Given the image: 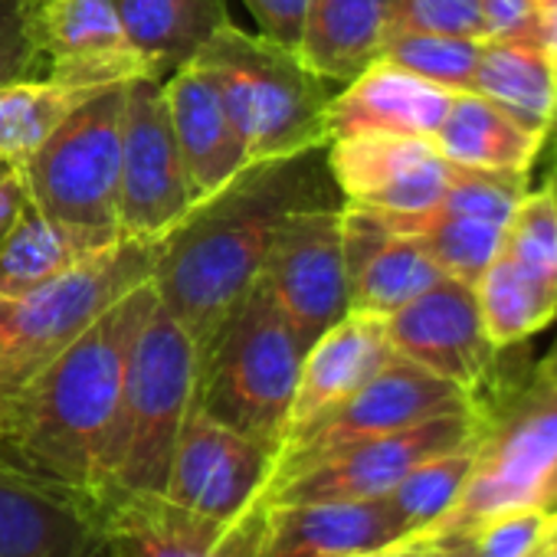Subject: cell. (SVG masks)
Returning a JSON list of instances; mask_svg holds the SVG:
<instances>
[{"label":"cell","instance_id":"1","mask_svg":"<svg viewBox=\"0 0 557 557\" xmlns=\"http://www.w3.org/2000/svg\"><path fill=\"white\" fill-rule=\"evenodd\" d=\"M329 145L252 161L200 200L161 243L151 286L197 348V368L216 332L249 293L278 230L302 210L342 207Z\"/></svg>","mask_w":557,"mask_h":557},{"label":"cell","instance_id":"2","mask_svg":"<svg viewBox=\"0 0 557 557\" xmlns=\"http://www.w3.org/2000/svg\"><path fill=\"white\" fill-rule=\"evenodd\" d=\"M154 302L151 283L132 289L21 394L0 404V466L99 508L102 459L128 358Z\"/></svg>","mask_w":557,"mask_h":557},{"label":"cell","instance_id":"3","mask_svg":"<svg viewBox=\"0 0 557 557\" xmlns=\"http://www.w3.org/2000/svg\"><path fill=\"white\" fill-rule=\"evenodd\" d=\"M479 417L472 469L449 511L417 534L420 541L466 537L511 511L557 515V384L528 364Z\"/></svg>","mask_w":557,"mask_h":557},{"label":"cell","instance_id":"4","mask_svg":"<svg viewBox=\"0 0 557 557\" xmlns=\"http://www.w3.org/2000/svg\"><path fill=\"white\" fill-rule=\"evenodd\" d=\"M197 397V348L154 302L128 358L119 413L109 433L99 508L128 495L164 492L174 443Z\"/></svg>","mask_w":557,"mask_h":557},{"label":"cell","instance_id":"5","mask_svg":"<svg viewBox=\"0 0 557 557\" xmlns=\"http://www.w3.org/2000/svg\"><path fill=\"white\" fill-rule=\"evenodd\" d=\"M190 63L220 89L249 164L329 145V83L293 47L226 24Z\"/></svg>","mask_w":557,"mask_h":557},{"label":"cell","instance_id":"6","mask_svg":"<svg viewBox=\"0 0 557 557\" xmlns=\"http://www.w3.org/2000/svg\"><path fill=\"white\" fill-rule=\"evenodd\" d=\"M306 351L256 278L197 368L194 407L278 453Z\"/></svg>","mask_w":557,"mask_h":557},{"label":"cell","instance_id":"7","mask_svg":"<svg viewBox=\"0 0 557 557\" xmlns=\"http://www.w3.org/2000/svg\"><path fill=\"white\" fill-rule=\"evenodd\" d=\"M158 243L119 239L53 283L0 299V404L47 371L106 309L151 283Z\"/></svg>","mask_w":557,"mask_h":557},{"label":"cell","instance_id":"8","mask_svg":"<svg viewBox=\"0 0 557 557\" xmlns=\"http://www.w3.org/2000/svg\"><path fill=\"white\" fill-rule=\"evenodd\" d=\"M125 86H109L76 106L21 164L27 200L63 223L119 233V171Z\"/></svg>","mask_w":557,"mask_h":557},{"label":"cell","instance_id":"9","mask_svg":"<svg viewBox=\"0 0 557 557\" xmlns=\"http://www.w3.org/2000/svg\"><path fill=\"white\" fill-rule=\"evenodd\" d=\"M384 325L391 348L400 358L466 391L479 413L521 368H528L524 345L502 351L488 342L475 289L453 275H443L413 302L387 315Z\"/></svg>","mask_w":557,"mask_h":557},{"label":"cell","instance_id":"10","mask_svg":"<svg viewBox=\"0 0 557 557\" xmlns=\"http://www.w3.org/2000/svg\"><path fill=\"white\" fill-rule=\"evenodd\" d=\"M462 410H475L466 391L394 351V358L361 391H355L345 404H338L335 410H329L325 417H319L315 423H309L306 430H299L278 446L269 485L286 475H296L348 446Z\"/></svg>","mask_w":557,"mask_h":557},{"label":"cell","instance_id":"11","mask_svg":"<svg viewBox=\"0 0 557 557\" xmlns=\"http://www.w3.org/2000/svg\"><path fill=\"white\" fill-rule=\"evenodd\" d=\"M194 207L197 197L174 138L164 79H135L125 89L122 115L119 236L161 243Z\"/></svg>","mask_w":557,"mask_h":557},{"label":"cell","instance_id":"12","mask_svg":"<svg viewBox=\"0 0 557 557\" xmlns=\"http://www.w3.org/2000/svg\"><path fill=\"white\" fill-rule=\"evenodd\" d=\"M479 426H482V417L475 410L433 417L417 426L348 446L296 475L272 482L262 495L272 505L384 498L420 462L472 443L479 436Z\"/></svg>","mask_w":557,"mask_h":557},{"label":"cell","instance_id":"13","mask_svg":"<svg viewBox=\"0 0 557 557\" xmlns=\"http://www.w3.org/2000/svg\"><path fill=\"white\" fill-rule=\"evenodd\" d=\"M342 207H315L286 220L256 275L306 348L351 312Z\"/></svg>","mask_w":557,"mask_h":557},{"label":"cell","instance_id":"14","mask_svg":"<svg viewBox=\"0 0 557 557\" xmlns=\"http://www.w3.org/2000/svg\"><path fill=\"white\" fill-rule=\"evenodd\" d=\"M265 508L259 495L233 521H216L161 492L128 495L102 508L96 557H256Z\"/></svg>","mask_w":557,"mask_h":557},{"label":"cell","instance_id":"15","mask_svg":"<svg viewBox=\"0 0 557 557\" xmlns=\"http://www.w3.org/2000/svg\"><path fill=\"white\" fill-rule=\"evenodd\" d=\"M272 462V446L243 436L194 407L174 443L161 495L197 515L233 521L265 492Z\"/></svg>","mask_w":557,"mask_h":557},{"label":"cell","instance_id":"16","mask_svg":"<svg viewBox=\"0 0 557 557\" xmlns=\"http://www.w3.org/2000/svg\"><path fill=\"white\" fill-rule=\"evenodd\" d=\"M325 154L342 200L377 213H423L456 174L430 138L410 135H348L329 141Z\"/></svg>","mask_w":557,"mask_h":557},{"label":"cell","instance_id":"17","mask_svg":"<svg viewBox=\"0 0 557 557\" xmlns=\"http://www.w3.org/2000/svg\"><path fill=\"white\" fill-rule=\"evenodd\" d=\"M40 57V76L63 86H125L154 79L148 60L128 40L115 0H50L27 14Z\"/></svg>","mask_w":557,"mask_h":557},{"label":"cell","instance_id":"18","mask_svg":"<svg viewBox=\"0 0 557 557\" xmlns=\"http://www.w3.org/2000/svg\"><path fill=\"white\" fill-rule=\"evenodd\" d=\"M342 230L351 312L387 319L446 275L413 236L397 233L374 210L345 203Z\"/></svg>","mask_w":557,"mask_h":557},{"label":"cell","instance_id":"19","mask_svg":"<svg viewBox=\"0 0 557 557\" xmlns=\"http://www.w3.org/2000/svg\"><path fill=\"white\" fill-rule=\"evenodd\" d=\"M265 505L256 557H348L410 541L384 498Z\"/></svg>","mask_w":557,"mask_h":557},{"label":"cell","instance_id":"20","mask_svg":"<svg viewBox=\"0 0 557 557\" xmlns=\"http://www.w3.org/2000/svg\"><path fill=\"white\" fill-rule=\"evenodd\" d=\"M453 92L440 89L387 60L371 63L325 106V138L348 135H410L433 138Z\"/></svg>","mask_w":557,"mask_h":557},{"label":"cell","instance_id":"21","mask_svg":"<svg viewBox=\"0 0 557 557\" xmlns=\"http://www.w3.org/2000/svg\"><path fill=\"white\" fill-rule=\"evenodd\" d=\"M394 358L387 325L368 312H348L338 325H332L302 358L296 397L289 407L286 440L345 404L355 391H361L387 361ZM283 440V443H286Z\"/></svg>","mask_w":557,"mask_h":557},{"label":"cell","instance_id":"22","mask_svg":"<svg viewBox=\"0 0 557 557\" xmlns=\"http://www.w3.org/2000/svg\"><path fill=\"white\" fill-rule=\"evenodd\" d=\"M164 96L184 171L200 203L226 187L249 164V154L220 99V89L197 63H187L174 76H168Z\"/></svg>","mask_w":557,"mask_h":557},{"label":"cell","instance_id":"23","mask_svg":"<svg viewBox=\"0 0 557 557\" xmlns=\"http://www.w3.org/2000/svg\"><path fill=\"white\" fill-rule=\"evenodd\" d=\"M102 511L0 466V557H96Z\"/></svg>","mask_w":557,"mask_h":557},{"label":"cell","instance_id":"24","mask_svg":"<svg viewBox=\"0 0 557 557\" xmlns=\"http://www.w3.org/2000/svg\"><path fill=\"white\" fill-rule=\"evenodd\" d=\"M400 0H306L296 53L325 83H351L381 60Z\"/></svg>","mask_w":557,"mask_h":557},{"label":"cell","instance_id":"25","mask_svg":"<svg viewBox=\"0 0 557 557\" xmlns=\"http://www.w3.org/2000/svg\"><path fill=\"white\" fill-rule=\"evenodd\" d=\"M119 239L122 236L115 230L63 223L27 203L11 233L0 239V299H14L53 283Z\"/></svg>","mask_w":557,"mask_h":557},{"label":"cell","instance_id":"26","mask_svg":"<svg viewBox=\"0 0 557 557\" xmlns=\"http://www.w3.org/2000/svg\"><path fill=\"white\" fill-rule=\"evenodd\" d=\"M472 92L544 138L557 128V70L534 37L482 40Z\"/></svg>","mask_w":557,"mask_h":557},{"label":"cell","instance_id":"27","mask_svg":"<svg viewBox=\"0 0 557 557\" xmlns=\"http://www.w3.org/2000/svg\"><path fill=\"white\" fill-rule=\"evenodd\" d=\"M430 141L456 168L528 174L547 138L524 128L475 92H453L449 109Z\"/></svg>","mask_w":557,"mask_h":557},{"label":"cell","instance_id":"28","mask_svg":"<svg viewBox=\"0 0 557 557\" xmlns=\"http://www.w3.org/2000/svg\"><path fill=\"white\" fill-rule=\"evenodd\" d=\"M115 11L154 79L174 76L230 24L223 0H115Z\"/></svg>","mask_w":557,"mask_h":557},{"label":"cell","instance_id":"29","mask_svg":"<svg viewBox=\"0 0 557 557\" xmlns=\"http://www.w3.org/2000/svg\"><path fill=\"white\" fill-rule=\"evenodd\" d=\"M485 335L495 348L524 345L557 319V286L544 283L502 249L472 283Z\"/></svg>","mask_w":557,"mask_h":557},{"label":"cell","instance_id":"30","mask_svg":"<svg viewBox=\"0 0 557 557\" xmlns=\"http://www.w3.org/2000/svg\"><path fill=\"white\" fill-rule=\"evenodd\" d=\"M377 216L387 226H394L397 233L413 236L446 275L462 278L469 286L495 259V252L502 246V233H505V226H498V223L453 213L443 207H430L423 213H377Z\"/></svg>","mask_w":557,"mask_h":557},{"label":"cell","instance_id":"31","mask_svg":"<svg viewBox=\"0 0 557 557\" xmlns=\"http://www.w3.org/2000/svg\"><path fill=\"white\" fill-rule=\"evenodd\" d=\"M96 92L99 89L63 86L50 79L0 86V161L24 164L57 132V125Z\"/></svg>","mask_w":557,"mask_h":557},{"label":"cell","instance_id":"32","mask_svg":"<svg viewBox=\"0 0 557 557\" xmlns=\"http://www.w3.org/2000/svg\"><path fill=\"white\" fill-rule=\"evenodd\" d=\"M475 440L420 462L413 472H407L384 495V505L391 508L397 524L407 531V537L423 534L433 521H440L449 511V505L456 502V495H459V488H462V482H466V475L472 469Z\"/></svg>","mask_w":557,"mask_h":557},{"label":"cell","instance_id":"33","mask_svg":"<svg viewBox=\"0 0 557 557\" xmlns=\"http://www.w3.org/2000/svg\"><path fill=\"white\" fill-rule=\"evenodd\" d=\"M482 40L469 37H446V34H423V30H397L381 60L440 86L449 92H472V76L479 63Z\"/></svg>","mask_w":557,"mask_h":557},{"label":"cell","instance_id":"34","mask_svg":"<svg viewBox=\"0 0 557 557\" xmlns=\"http://www.w3.org/2000/svg\"><path fill=\"white\" fill-rule=\"evenodd\" d=\"M498 249L544 283L557 286V200L547 184L518 200Z\"/></svg>","mask_w":557,"mask_h":557},{"label":"cell","instance_id":"35","mask_svg":"<svg viewBox=\"0 0 557 557\" xmlns=\"http://www.w3.org/2000/svg\"><path fill=\"white\" fill-rule=\"evenodd\" d=\"M397 30H423V34H446V37H469V40L492 37L482 0H400Z\"/></svg>","mask_w":557,"mask_h":557},{"label":"cell","instance_id":"36","mask_svg":"<svg viewBox=\"0 0 557 557\" xmlns=\"http://www.w3.org/2000/svg\"><path fill=\"white\" fill-rule=\"evenodd\" d=\"M550 515L544 511H511L479 524L466 534L472 557H531L547 531Z\"/></svg>","mask_w":557,"mask_h":557},{"label":"cell","instance_id":"37","mask_svg":"<svg viewBox=\"0 0 557 557\" xmlns=\"http://www.w3.org/2000/svg\"><path fill=\"white\" fill-rule=\"evenodd\" d=\"M21 79H44L40 57L27 30V11L21 0H0V86Z\"/></svg>","mask_w":557,"mask_h":557},{"label":"cell","instance_id":"38","mask_svg":"<svg viewBox=\"0 0 557 557\" xmlns=\"http://www.w3.org/2000/svg\"><path fill=\"white\" fill-rule=\"evenodd\" d=\"M243 4L252 14L262 37L283 44V47H293V50L299 47L306 0H243Z\"/></svg>","mask_w":557,"mask_h":557},{"label":"cell","instance_id":"39","mask_svg":"<svg viewBox=\"0 0 557 557\" xmlns=\"http://www.w3.org/2000/svg\"><path fill=\"white\" fill-rule=\"evenodd\" d=\"M492 37H531L544 0H482Z\"/></svg>","mask_w":557,"mask_h":557},{"label":"cell","instance_id":"40","mask_svg":"<svg viewBox=\"0 0 557 557\" xmlns=\"http://www.w3.org/2000/svg\"><path fill=\"white\" fill-rule=\"evenodd\" d=\"M27 187L21 177V164L0 161V239L11 233V226L17 223V216L27 207Z\"/></svg>","mask_w":557,"mask_h":557},{"label":"cell","instance_id":"41","mask_svg":"<svg viewBox=\"0 0 557 557\" xmlns=\"http://www.w3.org/2000/svg\"><path fill=\"white\" fill-rule=\"evenodd\" d=\"M531 37L544 47V53L550 57V63L557 70V0H544L541 4L534 27H531Z\"/></svg>","mask_w":557,"mask_h":557},{"label":"cell","instance_id":"42","mask_svg":"<svg viewBox=\"0 0 557 557\" xmlns=\"http://www.w3.org/2000/svg\"><path fill=\"white\" fill-rule=\"evenodd\" d=\"M420 557H472L469 550V541L466 537H430V541H420Z\"/></svg>","mask_w":557,"mask_h":557},{"label":"cell","instance_id":"43","mask_svg":"<svg viewBox=\"0 0 557 557\" xmlns=\"http://www.w3.org/2000/svg\"><path fill=\"white\" fill-rule=\"evenodd\" d=\"M534 557H557V515H550L547 531H544V537H541Z\"/></svg>","mask_w":557,"mask_h":557},{"label":"cell","instance_id":"44","mask_svg":"<svg viewBox=\"0 0 557 557\" xmlns=\"http://www.w3.org/2000/svg\"><path fill=\"white\" fill-rule=\"evenodd\" d=\"M534 371H537L541 377H547L550 384H557V338H554V345L547 348V355L534 364Z\"/></svg>","mask_w":557,"mask_h":557},{"label":"cell","instance_id":"45","mask_svg":"<svg viewBox=\"0 0 557 557\" xmlns=\"http://www.w3.org/2000/svg\"><path fill=\"white\" fill-rule=\"evenodd\" d=\"M394 557H420V544H417V541L410 537V541H404V544H400V547L394 550Z\"/></svg>","mask_w":557,"mask_h":557},{"label":"cell","instance_id":"46","mask_svg":"<svg viewBox=\"0 0 557 557\" xmlns=\"http://www.w3.org/2000/svg\"><path fill=\"white\" fill-rule=\"evenodd\" d=\"M547 187L557 200V148H554V158H550V171H547Z\"/></svg>","mask_w":557,"mask_h":557},{"label":"cell","instance_id":"47","mask_svg":"<svg viewBox=\"0 0 557 557\" xmlns=\"http://www.w3.org/2000/svg\"><path fill=\"white\" fill-rule=\"evenodd\" d=\"M400 547V544H397ZM397 547H384V550H364V554H348V557H394Z\"/></svg>","mask_w":557,"mask_h":557},{"label":"cell","instance_id":"48","mask_svg":"<svg viewBox=\"0 0 557 557\" xmlns=\"http://www.w3.org/2000/svg\"><path fill=\"white\" fill-rule=\"evenodd\" d=\"M21 4H24L27 14H34V11H40L44 4H50V0H21Z\"/></svg>","mask_w":557,"mask_h":557}]
</instances>
